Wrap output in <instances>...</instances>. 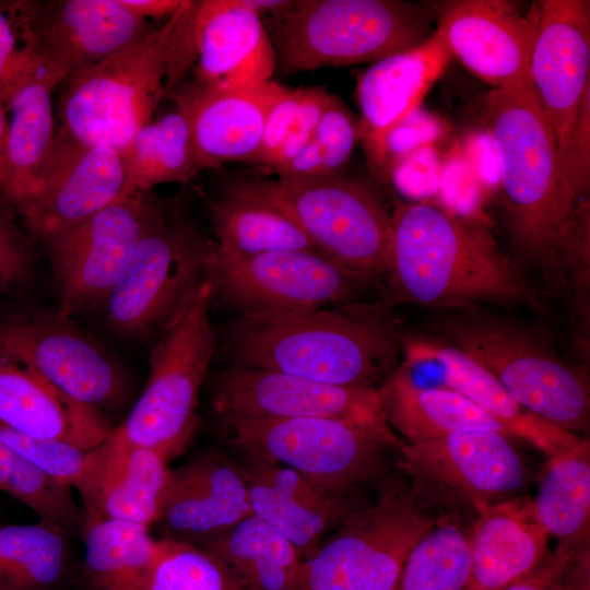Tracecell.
<instances>
[{"mask_svg":"<svg viewBox=\"0 0 590 590\" xmlns=\"http://www.w3.org/2000/svg\"><path fill=\"white\" fill-rule=\"evenodd\" d=\"M391 226L386 276L401 300L440 309L545 310L540 292L481 219L428 201L398 202Z\"/></svg>","mask_w":590,"mask_h":590,"instance_id":"obj_1","label":"cell"},{"mask_svg":"<svg viewBox=\"0 0 590 590\" xmlns=\"http://www.w3.org/2000/svg\"><path fill=\"white\" fill-rule=\"evenodd\" d=\"M237 367L280 371L318 382L375 387L396 368L402 339L382 303L245 312L223 337Z\"/></svg>","mask_w":590,"mask_h":590,"instance_id":"obj_2","label":"cell"},{"mask_svg":"<svg viewBox=\"0 0 590 590\" xmlns=\"http://www.w3.org/2000/svg\"><path fill=\"white\" fill-rule=\"evenodd\" d=\"M484 117L498 155L512 241L550 286L562 290L553 246L577 201L536 94L493 90L484 102Z\"/></svg>","mask_w":590,"mask_h":590,"instance_id":"obj_3","label":"cell"},{"mask_svg":"<svg viewBox=\"0 0 590 590\" xmlns=\"http://www.w3.org/2000/svg\"><path fill=\"white\" fill-rule=\"evenodd\" d=\"M262 21L283 75L374 63L434 33L427 7L400 0H293Z\"/></svg>","mask_w":590,"mask_h":590,"instance_id":"obj_4","label":"cell"},{"mask_svg":"<svg viewBox=\"0 0 590 590\" xmlns=\"http://www.w3.org/2000/svg\"><path fill=\"white\" fill-rule=\"evenodd\" d=\"M187 0L143 38L63 79L56 133L123 153L165 97L175 32Z\"/></svg>","mask_w":590,"mask_h":590,"instance_id":"obj_5","label":"cell"},{"mask_svg":"<svg viewBox=\"0 0 590 590\" xmlns=\"http://www.w3.org/2000/svg\"><path fill=\"white\" fill-rule=\"evenodd\" d=\"M209 275L164 326L150 356L146 386L115 432L167 461L189 445L199 423V394L215 350Z\"/></svg>","mask_w":590,"mask_h":590,"instance_id":"obj_6","label":"cell"},{"mask_svg":"<svg viewBox=\"0 0 590 590\" xmlns=\"http://www.w3.org/2000/svg\"><path fill=\"white\" fill-rule=\"evenodd\" d=\"M447 343L485 368L523 408L573 433L589 425L585 377L542 339L506 321L456 317L442 327Z\"/></svg>","mask_w":590,"mask_h":590,"instance_id":"obj_7","label":"cell"},{"mask_svg":"<svg viewBox=\"0 0 590 590\" xmlns=\"http://www.w3.org/2000/svg\"><path fill=\"white\" fill-rule=\"evenodd\" d=\"M341 523L305 559L300 590H394L410 552L437 520L414 487L397 486Z\"/></svg>","mask_w":590,"mask_h":590,"instance_id":"obj_8","label":"cell"},{"mask_svg":"<svg viewBox=\"0 0 590 590\" xmlns=\"http://www.w3.org/2000/svg\"><path fill=\"white\" fill-rule=\"evenodd\" d=\"M219 427L243 457L290 468L332 497L373 477L390 447L365 427L332 418L219 416Z\"/></svg>","mask_w":590,"mask_h":590,"instance_id":"obj_9","label":"cell"},{"mask_svg":"<svg viewBox=\"0 0 590 590\" xmlns=\"http://www.w3.org/2000/svg\"><path fill=\"white\" fill-rule=\"evenodd\" d=\"M212 250L177 206L163 203L103 306L107 323L129 337L163 329L206 276Z\"/></svg>","mask_w":590,"mask_h":590,"instance_id":"obj_10","label":"cell"},{"mask_svg":"<svg viewBox=\"0 0 590 590\" xmlns=\"http://www.w3.org/2000/svg\"><path fill=\"white\" fill-rule=\"evenodd\" d=\"M256 181L324 255L374 281L386 276L391 214L370 185L341 173Z\"/></svg>","mask_w":590,"mask_h":590,"instance_id":"obj_11","label":"cell"},{"mask_svg":"<svg viewBox=\"0 0 590 590\" xmlns=\"http://www.w3.org/2000/svg\"><path fill=\"white\" fill-rule=\"evenodd\" d=\"M0 361L30 370L97 411L120 406L126 396L115 359L58 308H0Z\"/></svg>","mask_w":590,"mask_h":590,"instance_id":"obj_12","label":"cell"},{"mask_svg":"<svg viewBox=\"0 0 590 590\" xmlns=\"http://www.w3.org/2000/svg\"><path fill=\"white\" fill-rule=\"evenodd\" d=\"M213 298L245 312H279L333 307L358 300L374 283L332 258L290 250L233 255L213 244L208 269Z\"/></svg>","mask_w":590,"mask_h":590,"instance_id":"obj_13","label":"cell"},{"mask_svg":"<svg viewBox=\"0 0 590 590\" xmlns=\"http://www.w3.org/2000/svg\"><path fill=\"white\" fill-rule=\"evenodd\" d=\"M162 208L153 191H134L44 243L59 299L57 308L73 317L103 307Z\"/></svg>","mask_w":590,"mask_h":590,"instance_id":"obj_14","label":"cell"},{"mask_svg":"<svg viewBox=\"0 0 590 590\" xmlns=\"http://www.w3.org/2000/svg\"><path fill=\"white\" fill-rule=\"evenodd\" d=\"M134 191L121 152L56 133L35 188L14 211L43 245Z\"/></svg>","mask_w":590,"mask_h":590,"instance_id":"obj_15","label":"cell"},{"mask_svg":"<svg viewBox=\"0 0 590 590\" xmlns=\"http://www.w3.org/2000/svg\"><path fill=\"white\" fill-rule=\"evenodd\" d=\"M399 451L422 497L429 493L476 511L516 497L528 483V468L509 437L493 430L460 429Z\"/></svg>","mask_w":590,"mask_h":590,"instance_id":"obj_16","label":"cell"},{"mask_svg":"<svg viewBox=\"0 0 590 590\" xmlns=\"http://www.w3.org/2000/svg\"><path fill=\"white\" fill-rule=\"evenodd\" d=\"M212 405L217 416L344 421L371 430L398 450L404 445L387 423L374 387L329 385L234 366L219 376Z\"/></svg>","mask_w":590,"mask_h":590,"instance_id":"obj_17","label":"cell"},{"mask_svg":"<svg viewBox=\"0 0 590 590\" xmlns=\"http://www.w3.org/2000/svg\"><path fill=\"white\" fill-rule=\"evenodd\" d=\"M436 35L451 57L494 90L535 94L530 57L535 19L505 0H452L440 5Z\"/></svg>","mask_w":590,"mask_h":590,"instance_id":"obj_18","label":"cell"},{"mask_svg":"<svg viewBox=\"0 0 590 590\" xmlns=\"http://www.w3.org/2000/svg\"><path fill=\"white\" fill-rule=\"evenodd\" d=\"M534 19L530 78L560 154L590 88V1H540Z\"/></svg>","mask_w":590,"mask_h":590,"instance_id":"obj_19","label":"cell"},{"mask_svg":"<svg viewBox=\"0 0 590 590\" xmlns=\"http://www.w3.org/2000/svg\"><path fill=\"white\" fill-rule=\"evenodd\" d=\"M184 34L196 54L193 81L219 90L270 81L276 57L259 14L241 0H190Z\"/></svg>","mask_w":590,"mask_h":590,"instance_id":"obj_20","label":"cell"},{"mask_svg":"<svg viewBox=\"0 0 590 590\" xmlns=\"http://www.w3.org/2000/svg\"><path fill=\"white\" fill-rule=\"evenodd\" d=\"M285 87L274 81L219 90L193 80L167 95L187 118L197 172L227 162L252 163L264 121Z\"/></svg>","mask_w":590,"mask_h":590,"instance_id":"obj_21","label":"cell"},{"mask_svg":"<svg viewBox=\"0 0 590 590\" xmlns=\"http://www.w3.org/2000/svg\"><path fill=\"white\" fill-rule=\"evenodd\" d=\"M251 516L240 467L220 453L206 452L169 470L156 523L163 538L199 546Z\"/></svg>","mask_w":590,"mask_h":590,"instance_id":"obj_22","label":"cell"},{"mask_svg":"<svg viewBox=\"0 0 590 590\" xmlns=\"http://www.w3.org/2000/svg\"><path fill=\"white\" fill-rule=\"evenodd\" d=\"M154 28L120 0L42 2L43 62L61 82L126 49Z\"/></svg>","mask_w":590,"mask_h":590,"instance_id":"obj_23","label":"cell"},{"mask_svg":"<svg viewBox=\"0 0 590 590\" xmlns=\"http://www.w3.org/2000/svg\"><path fill=\"white\" fill-rule=\"evenodd\" d=\"M168 461L156 451L133 445L115 429L95 448L90 472L78 489L83 515L156 523L166 491Z\"/></svg>","mask_w":590,"mask_h":590,"instance_id":"obj_24","label":"cell"},{"mask_svg":"<svg viewBox=\"0 0 590 590\" xmlns=\"http://www.w3.org/2000/svg\"><path fill=\"white\" fill-rule=\"evenodd\" d=\"M239 467L252 516L288 540L305 559L349 512L344 497L327 495L290 468L252 457H243Z\"/></svg>","mask_w":590,"mask_h":590,"instance_id":"obj_25","label":"cell"},{"mask_svg":"<svg viewBox=\"0 0 590 590\" xmlns=\"http://www.w3.org/2000/svg\"><path fill=\"white\" fill-rule=\"evenodd\" d=\"M402 352L410 364L438 363L448 388L493 414L509 437L529 442L548 459L571 451L585 439L523 408L485 368L449 343L412 340L402 342Z\"/></svg>","mask_w":590,"mask_h":590,"instance_id":"obj_26","label":"cell"},{"mask_svg":"<svg viewBox=\"0 0 590 590\" xmlns=\"http://www.w3.org/2000/svg\"><path fill=\"white\" fill-rule=\"evenodd\" d=\"M468 536V590H498L533 571L548 555V533L533 499L516 496L481 509Z\"/></svg>","mask_w":590,"mask_h":590,"instance_id":"obj_27","label":"cell"},{"mask_svg":"<svg viewBox=\"0 0 590 590\" xmlns=\"http://www.w3.org/2000/svg\"><path fill=\"white\" fill-rule=\"evenodd\" d=\"M0 426L20 435L93 449L110 433L99 411L8 362L0 361Z\"/></svg>","mask_w":590,"mask_h":590,"instance_id":"obj_28","label":"cell"},{"mask_svg":"<svg viewBox=\"0 0 590 590\" xmlns=\"http://www.w3.org/2000/svg\"><path fill=\"white\" fill-rule=\"evenodd\" d=\"M377 391L387 423L409 444L460 429H486L509 437L502 422L465 396L447 386L417 385L408 363L389 373Z\"/></svg>","mask_w":590,"mask_h":590,"instance_id":"obj_29","label":"cell"},{"mask_svg":"<svg viewBox=\"0 0 590 590\" xmlns=\"http://www.w3.org/2000/svg\"><path fill=\"white\" fill-rule=\"evenodd\" d=\"M209 217L225 252L257 256L303 250L324 255L296 220L268 197L256 180L238 179L209 201ZM327 256V255H326Z\"/></svg>","mask_w":590,"mask_h":590,"instance_id":"obj_30","label":"cell"},{"mask_svg":"<svg viewBox=\"0 0 590 590\" xmlns=\"http://www.w3.org/2000/svg\"><path fill=\"white\" fill-rule=\"evenodd\" d=\"M450 58L434 32L422 44L368 67L356 85L362 130L382 129L418 108Z\"/></svg>","mask_w":590,"mask_h":590,"instance_id":"obj_31","label":"cell"},{"mask_svg":"<svg viewBox=\"0 0 590 590\" xmlns=\"http://www.w3.org/2000/svg\"><path fill=\"white\" fill-rule=\"evenodd\" d=\"M59 83L44 63L5 104L9 129L0 197L13 210L33 191L50 154L56 134L52 93Z\"/></svg>","mask_w":590,"mask_h":590,"instance_id":"obj_32","label":"cell"},{"mask_svg":"<svg viewBox=\"0 0 590 590\" xmlns=\"http://www.w3.org/2000/svg\"><path fill=\"white\" fill-rule=\"evenodd\" d=\"M199 547L223 563L238 590H300L304 555L253 516Z\"/></svg>","mask_w":590,"mask_h":590,"instance_id":"obj_33","label":"cell"},{"mask_svg":"<svg viewBox=\"0 0 590 590\" xmlns=\"http://www.w3.org/2000/svg\"><path fill=\"white\" fill-rule=\"evenodd\" d=\"M84 573L92 590H142L160 540L149 527L83 515Z\"/></svg>","mask_w":590,"mask_h":590,"instance_id":"obj_34","label":"cell"},{"mask_svg":"<svg viewBox=\"0 0 590 590\" xmlns=\"http://www.w3.org/2000/svg\"><path fill=\"white\" fill-rule=\"evenodd\" d=\"M534 503L539 521L558 546L587 551L590 528V444L548 459Z\"/></svg>","mask_w":590,"mask_h":590,"instance_id":"obj_35","label":"cell"},{"mask_svg":"<svg viewBox=\"0 0 590 590\" xmlns=\"http://www.w3.org/2000/svg\"><path fill=\"white\" fill-rule=\"evenodd\" d=\"M122 154L135 191H152L162 184H188L198 173L190 128L176 106L144 125Z\"/></svg>","mask_w":590,"mask_h":590,"instance_id":"obj_36","label":"cell"},{"mask_svg":"<svg viewBox=\"0 0 590 590\" xmlns=\"http://www.w3.org/2000/svg\"><path fill=\"white\" fill-rule=\"evenodd\" d=\"M67 552L66 531L51 522L0 526V590H49Z\"/></svg>","mask_w":590,"mask_h":590,"instance_id":"obj_37","label":"cell"},{"mask_svg":"<svg viewBox=\"0 0 590 590\" xmlns=\"http://www.w3.org/2000/svg\"><path fill=\"white\" fill-rule=\"evenodd\" d=\"M468 536L455 524H435L412 548L394 590H468Z\"/></svg>","mask_w":590,"mask_h":590,"instance_id":"obj_38","label":"cell"},{"mask_svg":"<svg viewBox=\"0 0 590 590\" xmlns=\"http://www.w3.org/2000/svg\"><path fill=\"white\" fill-rule=\"evenodd\" d=\"M42 1L0 0V101L4 104L44 64Z\"/></svg>","mask_w":590,"mask_h":590,"instance_id":"obj_39","label":"cell"},{"mask_svg":"<svg viewBox=\"0 0 590 590\" xmlns=\"http://www.w3.org/2000/svg\"><path fill=\"white\" fill-rule=\"evenodd\" d=\"M142 590H238L223 563L208 551L162 538Z\"/></svg>","mask_w":590,"mask_h":590,"instance_id":"obj_40","label":"cell"},{"mask_svg":"<svg viewBox=\"0 0 590 590\" xmlns=\"http://www.w3.org/2000/svg\"><path fill=\"white\" fill-rule=\"evenodd\" d=\"M553 256L560 287L570 294L582 333L590 320V203L578 200L556 235Z\"/></svg>","mask_w":590,"mask_h":590,"instance_id":"obj_41","label":"cell"},{"mask_svg":"<svg viewBox=\"0 0 590 590\" xmlns=\"http://www.w3.org/2000/svg\"><path fill=\"white\" fill-rule=\"evenodd\" d=\"M441 125L433 114L415 108L378 130H362L361 141L373 172L385 179L392 165L412 151L433 145Z\"/></svg>","mask_w":590,"mask_h":590,"instance_id":"obj_42","label":"cell"},{"mask_svg":"<svg viewBox=\"0 0 590 590\" xmlns=\"http://www.w3.org/2000/svg\"><path fill=\"white\" fill-rule=\"evenodd\" d=\"M0 441L50 477L76 491L84 483L93 462V449L26 437L0 426Z\"/></svg>","mask_w":590,"mask_h":590,"instance_id":"obj_43","label":"cell"},{"mask_svg":"<svg viewBox=\"0 0 590 590\" xmlns=\"http://www.w3.org/2000/svg\"><path fill=\"white\" fill-rule=\"evenodd\" d=\"M14 212L0 197V297L24 292L35 280V243L17 225Z\"/></svg>","mask_w":590,"mask_h":590,"instance_id":"obj_44","label":"cell"},{"mask_svg":"<svg viewBox=\"0 0 590 590\" xmlns=\"http://www.w3.org/2000/svg\"><path fill=\"white\" fill-rule=\"evenodd\" d=\"M361 137V119L333 95L312 133L321 151L326 175L341 173Z\"/></svg>","mask_w":590,"mask_h":590,"instance_id":"obj_45","label":"cell"},{"mask_svg":"<svg viewBox=\"0 0 590 590\" xmlns=\"http://www.w3.org/2000/svg\"><path fill=\"white\" fill-rule=\"evenodd\" d=\"M559 156L566 185L576 201L590 182V88L585 93L568 142Z\"/></svg>","mask_w":590,"mask_h":590,"instance_id":"obj_46","label":"cell"},{"mask_svg":"<svg viewBox=\"0 0 590 590\" xmlns=\"http://www.w3.org/2000/svg\"><path fill=\"white\" fill-rule=\"evenodd\" d=\"M442 163L433 145L418 148L397 161L387 179L403 193L425 198L439 189Z\"/></svg>","mask_w":590,"mask_h":590,"instance_id":"obj_47","label":"cell"},{"mask_svg":"<svg viewBox=\"0 0 590 590\" xmlns=\"http://www.w3.org/2000/svg\"><path fill=\"white\" fill-rule=\"evenodd\" d=\"M305 91L306 87L285 88L274 101L264 121L260 148L251 164L269 165L296 122Z\"/></svg>","mask_w":590,"mask_h":590,"instance_id":"obj_48","label":"cell"},{"mask_svg":"<svg viewBox=\"0 0 590 590\" xmlns=\"http://www.w3.org/2000/svg\"><path fill=\"white\" fill-rule=\"evenodd\" d=\"M333 95L324 86L306 87L296 122L267 166L269 169L273 170L291 160L311 139L315 128Z\"/></svg>","mask_w":590,"mask_h":590,"instance_id":"obj_49","label":"cell"},{"mask_svg":"<svg viewBox=\"0 0 590 590\" xmlns=\"http://www.w3.org/2000/svg\"><path fill=\"white\" fill-rule=\"evenodd\" d=\"M461 153L484 185L500 182L499 162L494 141L487 130L470 134Z\"/></svg>","mask_w":590,"mask_h":590,"instance_id":"obj_50","label":"cell"},{"mask_svg":"<svg viewBox=\"0 0 590 590\" xmlns=\"http://www.w3.org/2000/svg\"><path fill=\"white\" fill-rule=\"evenodd\" d=\"M576 555V552L558 546L533 571L498 590H548L565 575Z\"/></svg>","mask_w":590,"mask_h":590,"instance_id":"obj_51","label":"cell"},{"mask_svg":"<svg viewBox=\"0 0 590 590\" xmlns=\"http://www.w3.org/2000/svg\"><path fill=\"white\" fill-rule=\"evenodd\" d=\"M272 172L278 174L279 178H303L326 175L321 151L312 137L297 154Z\"/></svg>","mask_w":590,"mask_h":590,"instance_id":"obj_52","label":"cell"},{"mask_svg":"<svg viewBox=\"0 0 590 590\" xmlns=\"http://www.w3.org/2000/svg\"><path fill=\"white\" fill-rule=\"evenodd\" d=\"M184 0H120L132 13L143 19L170 17L182 4Z\"/></svg>","mask_w":590,"mask_h":590,"instance_id":"obj_53","label":"cell"},{"mask_svg":"<svg viewBox=\"0 0 590 590\" xmlns=\"http://www.w3.org/2000/svg\"><path fill=\"white\" fill-rule=\"evenodd\" d=\"M588 565L573 562L565 575L548 590H589Z\"/></svg>","mask_w":590,"mask_h":590,"instance_id":"obj_54","label":"cell"},{"mask_svg":"<svg viewBox=\"0 0 590 590\" xmlns=\"http://www.w3.org/2000/svg\"><path fill=\"white\" fill-rule=\"evenodd\" d=\"M23 457L0 441V491L9 492Z\"/></svg>","mask_w":590,"mask_h":590,"instance_id":"obj_55","label":"cell"},{"mask_svg":"<svg viewBox=\"0 0 590 590\" xmlns=\"http://www.w3.org/2000/svg\"><path fill=\"white\" fill-rule=\"evenodd\" d=\"M8 129L9 118L7 105L0 101V179L3 174L5 163Z\"/></svg>","mask_w":590,"mask_h":590,"instance_id":"obj_56","label":"cell"}]
</instances>
